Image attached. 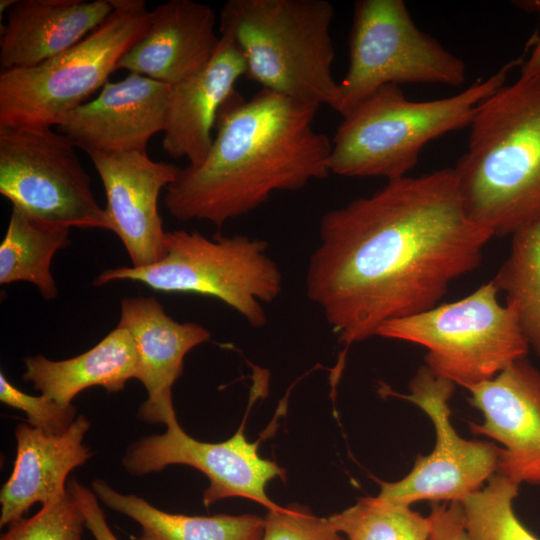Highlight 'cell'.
<instances>
[{"mask_svg": "<svg viewBox=\"0 0 540 540\" xmlns=\"http://www.w3.org/2000/svg\"><path fill=\"white\" fill-rule=\"evenodd\" d=\"M493 237L468 215L453 168L390 180L323 215L306 294L351 346L438 305Z\"/></svg>", "mask_w": 540, "mask_h": 540, "instance_id": "6da1fadb", "label": "cell"}, {"mask_svg": "<svg viewBox=\"0 0 540 540\" xmlns=\"http://www.w3.org/2000/svg\"><path fill=\"white\" fill-rule=\"evenodd\" d=\"M319 107L266 89L245 100L235 90L219 110L205 159L179 168L166 188L169 213L221 227L276 191L328 177L331 140L313 127Z\"/></svg>", "mask_w": 540, "mask_h": 540, "instance_id": "7a4b0ae2", "label": "cell"}, {"mask_svg": "<svg viewBox=\"0 0 540 540\" xmlns=\"http://www.w3.org/2000/svg\"><path fill=\"white\" fill-rule=\"evenodd\" d=\"M469 127L453 168L468 215L494 237L540 225V71L485 99Z\"/></svg>", "mask_w": 540, "mask_h": 540, "instance_id": "3957f363", "label": "cell"}, {"mask_svg": "<svg viewBox=\"0 0 540 540\" xmlns=\"http://www.w3.org/2000/svg\"><path fill=\"white\" fill-rule=\"evenodd\" d=\"M333 17L326 0H228L219 14V32L241 52L245 77L262 89L339 113Z\"/></svg>", "mask_w": 540, "mask_h": 540, "instance_id": "277c9868", "label": "cell"}, {"mask_svg": "<svg viewBox=\"0 0 540 540\" xmlns=\"http://www.w3.org/2000/svg\"><path fill=\"white\" fill-rule=\"evenodd\" d=\"M518 63L441 99L412 101L397 85L379 88L342 116L331 140L330 172L387 181L407 176L430 141L470 126L478 106L505 85Z\"/></svg>", "mask_w": 540, "mask_h": 540, "instance_id": "5b68a950", "label": "cell"}, {"mask_svg": "<svg viewBox=\"0 0 540 540\" xmlns=\"http://www.w3.org/2000/svg\"><path fill=\"white\" fill-rule=\"evenodd\" d=\"M165 247L158 263L107 269L93 284L131 280L159 292L211 296L233 308L251 326L266 325L263 305L280 295L282 273L268 255L265 241L220 233L207 237L180 229L166 232Z\"/></svg>", "mask_w": 540, "mask_h": 540, "instance_id": "8992f818", "label": "cell"}, {"mask_svg": "<svg viewBox=\"0 0 540 540\" xmlns=\"http://www.w3.org/2000/svg\"><path fill=\"white\" fill-rule=\"evenodd\" d=\"M111 2L110 16L71 48L39 65L0 72V126H57L103 88L149 17L143 0Z\"/></svg>", "mask_w": 540, "mask_h": 540, "instance_id": "52a82bcc", "label": "cell"}, {"mask_svg": "<svg viewBox=\"0 0 540 540\" xmlns=\"http://www.w3.org/2000/svg\"><path fill=\"white\" fill-rule=\"evenodd\" d=\"M376 336L424 347V365L465 389L495 377L529 351L513 307L500 302L492 280L457 301L389 321Z\"/></svg>", "mask_w": 540, "mask_h": 540, "instance_id": "ba28073f", "label": "cell"}, {"mask_svg": "<svg viewBox=\"0 0 540 540\" xmlns=\"http://www.w3.org/2000/svg\"><path fill=\"white\" fill-rule=\"evenodd\" d=\"M464 61L413 21L402 0H359L354 4L349 63L339 82L344 116L386 85L465 82Z\"/></svg>", "mask_w": 540, "mask_h": 540, "instance_id": "9c48e42d", "label": "cell"}, {"mask_svg": "<svg viewBox=\"0 0 540 540\" xmlns=\"http://www.w3.org/2000/svg\"><path fill=\"white\" fill-rule=\"evenodd\" d=\"M76 148L52 127L0 126V193L41 220L109 230Z\"/></svg>", "mask_w": 540, "mask_h": 540, "instance_id": "30bf717a", "label": "cell"}, {"mask_svg": "<svg viewBox=\"0 0 540 540\" xmlns=\"http://www.w3.org/2000/svg\"><path fill=\"white\" fill-rule=\"evenodd\" d=\"M455 386L422 365L410 380V393L395 394L429 417L436 440L431 453L419 456L405 477L381 483L380 497L409 506L421 500L461 501L480 490L496 473L501 448L486 441L464 439L451 423L449 402Z\"/></svg>", "mask_w": 540, "mask_h": 540, "instance_id": "8fae6325", "label": "cell"}, {"mask_svg": "<svg viewBox=\"0 0 540 540\" xmlns=\"http://www.w3.org/2000/svg\"><path fill=\"white\" fill-rule=\"evenodd\" d=\"M166 426L164 434L144 437L126 450L123 466L130 474L140 476L159 472L169 465H188L204 473L210 481L203 493L207 507L224 498L243 497L269 511L282 508L270 500L265 487L275 477L284 479L285 470L258 454V441H247L244 422L232 437L219 443L190 437L176 417Z\"/></svg>", "mask_w": 540, "mask_h": 540, "instance_id": "7c38bea8", "label": "cell"}, {"mask_svg": "<svg viewBox=\"0 0 540 540\" xmlns=\"http://www.w3.org/2000/svg\"><path fill=\"white\" fill-rule=\"evenodd\" d=\"M467 390L484 418L470 423L472 433L503 447L496 474L540 486V371L525 357Z\"/></svg>", "mask_w": 540, "mask_h": 540, "instance_id": "4fadbf2b", "label": "cell"}, {"mask_svg": "<svg viewBox=\"0 0 540 540\" xmlns=\"http://www.w3.org/2000/svg\"><path fill=\"white\" fill-rule=\"evenodd\" d=\"M87 154L104 187L109 230L121 240L132 266L158 263L166 252L158 199L179 168L154 161L147 153Z\"/></svg>", "mask_w": 540, "mask_h": 540, "instance_id": "5bb4252c", "label": "cell"}, {"mask_svg": "<svg viewBox=\"0 0 540 540\" xmlns=\"http://www.w3.org/2000/svg\"><path fill=\"white\" fill-rule=\"evenodd\" d=\"M170 85L129 73L108 81L92 100L69 112L57 130L86 153H147L166 125Z\"/></svg>", "mask_w": 540, "mask_h": 540, "instance_id": "9a60e30c", "label": "cell"}, {"mask_svg": "<svg viewBox=\"0 0 540 540\" xmlns=\"http://www.w3.org/2000/svg\"><path fill=\"white\" fill-rule=\"evenodd\" d=\"M118 325L132 335L138 351V376L147 391L139 417L166 423L176 417L172 388L183 371L185 355L208 341L210 332L197 323L172 319L155 297H124Z\"/></svg>", "mask_w": 540, "mask_h": 540, "instance_id": "2e32d148", "label": "cell"}, {"mask_svg": "<svg viewBox=\"0 0 540 540\" xmlns=\"http://www.w3.org/2000/svg\"><path fill=\"white\" fill-rule=\"evenodd\" d=\"M216 23V13L207 4L193 0L161 3L149 11L145 32L122 56L117 70L173 85L213 57L220 43Z\"/></svg>", "mask_w": 540, "mask_h": 540, "instance_id": "e0dca14e", "label": "cell"}, {"mask_svg": "<svg viewBox=\"0 0 540 540\" xmlns=\"http://www.w3.org/2000/svg\"><path fill=\"white\" fill-rule=\"evenodd\" d=\"M246 75L239 49L227 37L199 71L170 85L163 150L172 158H186L198 165L207 156L212 130L220 108L235 91L237 81Z\"/></svg>", "mask_w": 540, "mask_h": 540, "instance_id": "ac0fdd59", "label": "cell"}, {"mask_svg": "<svg viewBox=\"0 0 540 540\" xmlns=\"http://www.w3.org/2000/svg\"><path fill=\"white\" fill-rule=\"evenodd\" d=\"M90 421L78 415L60 435H48L21 423L15 429L16 458L12 473L0 492V526L23 518L35 503L49 505L67 494L66 479L90 457L83 444Z\"/></svg>", "mask_w": 540, "mask_h": 540, "instance_id": "d6986e66", "label": "cell"}, {"mask_svg": "<svg viewBox=\"0 0 540 540\" xmlns=\"http://www.w3.org/2000/svg\"><path fill=\"white\" fill-rule=\"evenodd\" d=\"M113 9L111 0H16L1 26V71L57 56L99 27Z\"/></svg>", "mask_w": 540, "mask_h": 540, "instance_id": "ffe728a7", "label": "cell"}, {"mask_svg": "<svg viewBox=\"0 0 540 540\" xmlns=\"http://www.w3.org/2000/svg\"><path fill=\"white\" fill-rule=\"evenodd\" d=\"M23 379L41 395L63 406L86 388L101 386L108 393L124 389L138 376V351L130 332L120 325L88 351L65 360L54 361L42 355L24 359Z\"/></svg>", "mask_w": 540, "mask_h": 540, "instance_id": "44dd1931", "label": "cell"}, {"mask_svg": "<svg viewBox=\"0 0 540 540\" xmlns=\"http://www.w3.org/2000/svg\"><path fill=\"white\" fill-rule=\"evenodd\" d=\"M92 489L106 506L140 525L135 540H261L263 536L265 521L256 515L174 514L136 495L122 494L101 479L92 482Z\"/></svg>", "mask_w": 540, "mask_h": 540, "instance_id": "7402d4cb", "label": "cell"}, {"mask_svg": "<svg viewBox=\"0 0 540 540\" xmlns=\"http://www.w3.org/2000/svg\"><path fill=\"white\" fill-rule=\"evenodd\" d=\"M70 227L36 218L12 206L0 244V284L27 281L45 300L58 295L51 273L54 255L70 244Z\"/></svg>", "mask_w": 540, "mask_h": 540, "instance_id": "603a6c76", "label": "cell"}, {"mask_svg": "<svg viewBox=\"0 0 540 540\" xmlns=\"http://www.w3.org/2000/svg\"><path fill=\"white\" fill-rule=\"evenodd\" d=\"M491 280L513 307L529 349L540 358V225L511 237L509 254Z\"/></svg>", "mask_w": 540, "mask_h": 540, "instance_id": "cb8c5ba5", "label": "cell"}, {"mask_svg": "<svg viewBox=\"0 0 540 540\" xmlns=\"http://www.w3.org/2000/svg\"><path fill=\"white\" fill-rule=\"evenodd\" d=\"M328 519L349 540H427L430 530L427 516L379 495L359 498Z\"/></svg>", "mask_w": 540, "mask_h": 540, "instance_id": "d4e9b609", "label": "cell"}, {"mask_svg": "<svg viewBox=\"0 0 540 540\" xmlns=\"http://www.w3.org/2000/svg\"><path fill=\"white\" fill-rule=\"evenodd\" d=\"M519 486L495 473L485 486L460 501L469 540H540L515 514Z\"/></svg>", "mask_w": 540, "mask_h": 540, "instance_id": "484cf974", "label": "cell"}, {"mask_svg": "<svg viewBox=\"0 0 540 540\" xmlns=\"http://www.w3.org/2000/svg\"><path fill=\"white\" fill-rule=\"evenodd\" d=\"M84 528L82 512L67 491L35 515L11 523L0 540H82Z\"/></svg>", "mask_w": 540, "mask_h": 540, "instance_id": "4316f807", "label": "cell"}, {"mask_svg": "<svg viewBox=\"0 0 540 540\" xmlns=\"http://www.w3.org/2000/svg\"><path fill=\"white\" fill-rule=\"evenodd\" d=\"M0 401L23 411L28 424L48 435L65 433L76 419V408L63 406L43 395L33 396L14 386L0 373Z\"/></svg>", "mask_w": 540, "mask_h": 540, "instance_id": "83f0119b", "label": "cell"}, {"mask_svg": "<svg viewBox=\"0 0 540 540\" xmlns=\"http://www.w3.org/2000/svg\"><path fill=\"white\" fill-rule=\"evenodd\" d=\"M261 540H344L329 519L298 505L268 511Z\"/></svg>", "mask_w": 540, "mask_h": 540, "instance_id": "f1b7e54d", "label": "cell"}, {"mask_svg": "<svg viewBox=\"0 0 540 540\" xmlns=\"http://www.w3.org/2000/svg\"><path fill=\"white\" fill-rule=\"evenodd\" d=\"M427 517L430 523L427 540H469L460 501L434 503Z\"/></svg>", "mask_w": 540, "mask_h": 540, "instance_id": "f546056e", "label": "cell"}, {"mask_svg": "<svg viewBox=\"0 0 540 540\" xmlns=\"http://www.w3.org/2000/svg\"><path fill=\"white\" fill-rule=\"evenodd\" d=\"M67 491L82 512L86 528L96 540H119L110 529L94 492L75 479L67 483Z\"/></svg>", "mask_w": 540, "mask_h": 540, "instance_id": "4dcf8cb0", "label": "cell"}, {"mask_svg": "<svg viewBox=\"0 0 540 540\" xmlns=\"http://www.w3.org/2000/svg\"><path fill=\"white\" fill-rule=\"evenodd\" d=\"M540 71V38L535 45L533 52L528 60L521 67V72H539Z\"/></svg>", "mask_w": 540, "mask_h": 540, "instance_id": "1f68e13d", "label": "cell"}, {"mask_svg": "<svg viewBox=\"0 0 540 540\" xmlns=\"http://www.w3.org/2000/svg\"><path fill=\"white\" fill-rule=\"evenodd\" d=\"M16 0H1L0 1V12L1 14L5 10H9L15 3Z\"/></svg>", "mask_w": 540, "mask_h": 540, "instance_id": "d6a6232c", "label": "cell"}]
</instances>
